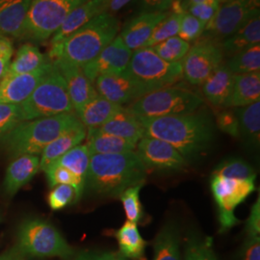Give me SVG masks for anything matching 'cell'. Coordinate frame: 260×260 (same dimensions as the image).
Wrapping results in <instances>:
<instances>
[{"label":"cell","instance_id":"obj_1","mask_svg":"<svg viewBox=\"0 0 260 260\" xmlns=\"http://www.w3.org/2000/svg\"><path fill=\"white\" fill-rule=\"evenodd\" d=\"M139 120L144 126L145 136L167 142L186 160L204 153L213 140V121L207 112Z\"/></svg>","mask_w":260,"mask_h":260},{"label":"cell","instance_id":"obj_2","mask_svg":"<svg viewBox=\"0 0 260 260\" xmlns=\"http://www.w3.org/2000/svg\"><path fill=\"white\" fill-rule=\"evenodd\" d=\"M121 30V22L108 12L93 18L63 41L51 45L48 57L82 68L99 55Z\"/></svg>","mask_w":260,"mask_h":260},{"label":"cell","instance_id":"obj_3","mask_svg":"<svg viewBox=\"0 0 260 260\" xmlns=\"http://www.w3.org/2000/svg\"><path fill=\"white\" fill-rule=\"evenodd\" d=\"M146 171L135 151L95 154L90 159L85 188L103 197L119 198L127 188L145 181Z\"/></svg>","mask_w":260,"mask_h":260},{"label":"cell","instance_id":"obj_4","mask_svg":"<svg viewBox=\"0 0 260 260\" xmlns=\"http://www.w3.org/2000/svg\"><path fill=\"white\" fill-rule=\"evenodd\" d=\"M80 122L74 113L23 121L4 134L2 143L13 155H37L52 141Z\"/></svg>","mask_w":260,"mask_h":260},{"label":"cell","instance_id":"obj_5","mask_svg":"<svg viewBox=\"0 0 260 260\" xmlns=\"http://www.w3.org/2000/svg\"><path fill=\"white\" fill-rule=\"evenodd\" d=\"M19 106L21 122L75 111L65 80L54 64L33 93Z\"/></svg>","mask_w":260,"mask_h":260},{"label":"cell","instance_id":"obj_6","mask_svg":"<svg viewBox=\"0 0 260 260\" xmlns=\"http://www.w3.org/2000/svg\"><path fill=\"white\" fill-rule=\"evenodd\" d=\"M124 73L137 84L144 95L177 82L182 77V63L167 62L152 47H143L132 52Z\"/></svg>","mask_w":260,"mask_h":260},{"label":"cell","instance_id":"obj_7","mask_svg":"<svg viewBox=\"0 0 260 260\" xmlns=\"http://www.w3.org/2000/svg\"><path fill=\"white\" fill-rule=\"evenodd\" d=\"M204 104L198 93L179 87H166L144 94L127 107L141 119L195 112Z\"/></svg>","mask_w":260,"mask_h":260},{"label":"cell","instance_id":"obj_8","mask_svg":"<svg viewBox=\"0 0 260 260\" xmlns=\"http://www.w3.org/2000/svg\"><path fill=\"white\" fill-rule=\"evenodd\" d=\"M88 0H33L22 29V39L44 42L61 27L74 10Z\"/></svg>","mask_w":260,"mask_h":260},{"label":"cell","instance_id":"obj_9","mask_svg":"<svg viewBox=\"0 0 260 260\" xmlns=\"http://www.w3.org/2000/svg\"><path fill=\"white\" fill-rule=\"evenodd\" d=\"M18 250L23 255L65 259L75 253L55 226L41 219H30L21 224Z\"/></svg>","mask_w":260,"mask_h":260},{"label":"cell","instance_id":"obj_10","mask_svg":"<svg viewBox=\"0 0 260 260\" xmlns=\"http://www.w3.org/2000/svg\"><path fill=\"white\" fill-rule=\"evenodd\" d=\"M210 188L218 207L219 233L229 232L233 226L241 223L234 214L235 208L255 191V178L235 179L213 176Z\"/></svg>","mask_w":260,"mask_h":260},{"label":"cell","instance_id":"obj_11","mask_svg":"<svg viewBox=\"0 0 260 260\" xmlns=\"http://www.w3.org/2000/svg\"><path fill=\"white\" fill-rule=\"evenodd\" d=\"M260 0H226L205 26L201 39L222 42L259 17Z\"/></svg>","mask_w":260,"mask_h":260},{"label":"cell","instance_id":"obj_12","mask_svg":"<svg viewBox=\"0 0 260 260\" xmlns=\"http://www.w3.org/2000/svg\"><path fill=\"white\" fill-rule=\"evenodd\" d=\"M223 50L218 42L201 39L190 47L181 61L182 77L191 85L200 86L223 63Z\"/></svg>","mask_w":260,"mask_h":260},{"label":"cell","instance_id":"obj_13","mask_svg":"<svg viewBox=\"0 0 260 260\" xmlns=\"http://www.w3.org/2000/svg\"><path fill=\"white\" fill-rule=\"evenodd\" d=\"M135 153L146 169L180 171L188 161L167 142L145 136L137 143Z\"/></svg>","mask_w":260,"mask_h":260},{"label":"cell","instance_id":"obj_14","mask_svg":"<svg viewBox=\"0 0 260 260\" xmlns=\"http://www.w3.org/2000/svg\"><path fill=\"white\" fill-rule=\"evenodd\" d=\"M132 52L119 35L93 61L81 69L84 75L93 83L101 75L123 74L128 67Z\"/></svg>","mask_w":260,"mask_h":260},{"label":"cell","instance_id":"obj_15","mask_svg":"<svg viewBox=\"0 0 260 260\" xmlns=\"http://www.w3.org/2000/svg\"><path fill=\"white\" fill-rule=\"evenodd\" d=\"M52 66V62H47L35 72L1 78L0 103L19 105L23 103L51 70Z\"/></svg>","mask_w":260,"mask_h":260},{"label":"cell","instance_id":"obj_16","mask_svg":"<svg viewBox=\"0 0 260 260\" xmlns=\"http://www.w3.org/2000/svg\"><path fill=\"white\" fill-rule=\"evenodd\" d=\"M94 83L98 93L110 103L122 106L132 103L143 95L139 87L125 73L99 76Z\"/></svg>","mask_w":260,"mask_h":260},{"label":"cell","instance_id":"obj_17","mask_svg":"<svg viewBox=\"0 0 260 260\" xmlns=\"http://www.w3.org/2000/svg\"><path fill=\"white\" fill-rule=\"evenodd\" d=\"M65 80L69 96L74 110L77 114L84 105L94 98L98 92L88 77L84 75L81 68L70 65L65 62H52Z\"/></svg>","mask_w":260,"mask_h":260},{"label":"cell","instance_id":"obj_18","mask_svg":"<svg viewBox=\"0 0 260 260\" xmlns=\"http://www.w3.org/2000/svg\"><path fill=\"white\" fill-rule=\"evenodd\" d=\"M168 15L169 12H143L124 25L120 37L132 51L146 47L158 23Z\"/></svg>","mask_w":260,"mask_h":260},{"label":"cell","instance_id":"obj_19","mask_svg":"<svg viewBox=\"0 0 260 260\" xmlns=\"http://www.w3.org/2000/svg\"><path fill=\"white\" fill-rule=\"evenodd\" d=\"M100 132L107 133L137 144L145 137V129L139 118L128 108H121L101 127L95 128Z\"/></svg>","mask_w":260,"mask_h":260},{"label":"cell","instance_id":"obj_20","mask_svg":"<svg viewBox=\"0 0 260 260\" xmlns=\"http://www.w3.org/2000/svg\"><path fill=\"white\" fill-rule=\"evenodd\" d=\"M109 2L110 0H88L78 8L74 10L61 27L52 36L50 45L63 41L93 18L107 12Z\"/></svg>","mask_w":260,"mask_h":260},{"label":"cell","instance_id":"obj_21","mask_svg":"<svg viewBox=\"0 0 260 260\" xmlns=\"http://www.w3.org/2000/svg\"><path fill=\"white\" fill-rule=\"evenodd\" d=\"M234 76L228 65L222 63L202 84L205 99L216 107L225 108L233 93Z\"/></svg>","mask_w":260,"mask_h":260},{"label":"cell","instance_id":"obj_22","mask_svg":"<svg viewBox=\"0 0 260 260\" xmlns=\"http://www.w3.org/2000/svg\"><path fill=\"white\" fill-rule=\"evenodd\" d=\"M33 0H0V35L20 38Z\"/></svg>","mask_w":260,"mask_h":260},{"label":"cell","instance_id":"obj_23","mask_svg":"<svg viewBox=\"0 0 260 260\" xmlns=\"http://www.w3.org/2000/svg\"><path fill=\"white\" fill-rule=\"evenodd\" d=\"M87 137V129L80 122L77 125L65 131L62 135L47 145L40 158V170L46 171L55 160L66 152L74 149Z\"/></svg>","mask_w":260,"mask_h":260},{"label":"cell","instance_id":"obj_24","mask_svg":"<svg viewBox=\"0 0 260 260\" xmlns=\"http://www.w3.org/2000/svg\"><path fill=\"white\" fill-rule=\"evenodd\" d=\"M40 170V158L37 155L23 154L16 158L7 169L4 181L5 191L10 196L18 193Z\"/></svg>","mask_w":260,"mask_h":260},{"label":"cell","instance_id":"obj_25","mask_svg":"<svg viewBox=\"0 0 260 260\" xmlns=\"http://www.w3.org/2000/svg\"><path fill=\"white\" fill-rule=\"evenodd\" d=\"M260 102V72L235 75L233 93L225 108H240Z\"/></svg>","mask_w":260,"mask_h":260},{"label":"cell","instance_id":"obj_26","mask_svg":"<svg viewBox=\"0 0 260 260\" xmlns=\"http://www.w3.org/2000/svg\"><path fill=\"white\" fill-rule=\"evenodd\" d=\"M121 107V105L110 103L98 93L84 105L76 116L86 128H98L108 121Z\"/></svg>","mask_w":260,"mask_h":260},{"label":"cell","instance_id":"obj_27","mask_svg":"<svg viewBox=\"0 0 260 260\" xmlns=\"http://www.w3.org/2000/svg\"><path fill=\"white\" fill-rule=\"evenodd\" d=\"M89 151L92 155L95 154H119L134 151L137 144L127 140L100 132L95 128L87 130Z\"/></svg>","mask_w":260,"mask_h":260},{"label":"cell","instance_id":"obj_28","mask_svg":"<svg viewBox=\"0 0 260 260\" xmlns=\"http://www.w3.org/2000/svg\"><path fill=\"white\" fill-rule=\"evenodd\" d=\"M113 234L118 240L120 253L123 257L132 260L144 258L148 243L142 237L137 223L126 221Z\"/></svg>","mask_w":260,"mask_h":260},{"label":"cell","instance_id":"obj_29","mask_svg":"<svg viewBox=\"0 0 260 260\" xmlns=\"http://www.w3.org/2000/svg\"><path fill=\"white\" fill-rule=\"evenodd\" d=\"M260 16L237 30L233 35L223 40L220 44L223 53L234 55L248 47L259 45Z\"/></svg>","mask_w":260,"mask_h":260},{"label":"cell","instance_id":"obj_30","mask_svg":"<svg viewBox=\"0 0 260 260\" xmlns=\"http://www.w3.org/2000/svg\"><path fill=\"white\" fill-rule=\"evenodd\" d=\"M48 61L37 47L26 44L19 48L13 62L10 63L2 78L25 75L37 71Z\"/></svg>","mask_w":260,"mask_h":260},{"label":"cell","instance_id":"obj_31","mask_svg":"<svg viewBox=\"0 0 260 260\" xmlns=\"http://www.w3.org/2000/svg\"><path fill=\"white\" fill-rule=\"evenodd\" d=\"M153 260H182L179 233L175 224L168 223L158 233L153 242Z\"/></svg>","mask_w":260,"mask_h":260},{"label":"cell","instance_id":"obj_32","mask_svg":"<svg viewBox=\"0 0 260 260\" xmlns=\"http://www.w3.org/2000/svg\"><path fill=\"white\" fill-rule=\"evenodd\" d=\"M239 121L240 137L249 144L258 146L260 136V102L235 108Z\"/></svg>","mask_w":260,"mask_h":260},{"label":"cell","instance_id":"obj_33","mask_svg":"<svg viewBox=\"0 0 260 260\" xmlns=\"http://www.w3.org/2000/svg\"><path fill=\"white\" fill-rule=\"evenodd\" d=\"M90 159L91 153L89 151L88 146L87 144H82L69 150L64 155L55 160L53 163L70 170L74 175L85 183L90 164Z\"/></svg>","mask_w":260,"mask_h":260},{"label":"cell","instance_id":"obj_34","mask_svg":"<svg viewBox=\"0 0 260 260\" xmlns=\"http://www.w3.org/2000/svg\"><path fill=\"white\" fill-rule=\"evenodd\" d=\"M234 75L260 72V45H255L235 53L226 64Z\"/></svg>","mask_w":260,"mask_h":260},{"label":"cell","instance_id":"obj_35","mask_svg":"<svg viewBox=\"0 0 260 260\" xmlns=\"http://www.w3.org/2000/svg\"><path fill=\"white\" fill-rule=\"evenodd\" d=\"M213 176L235 179L256 178L253 168L241 158H231L223 161L214 170Z\"/></svg>","mask_w":260,"mask_h":260},{"label":"cell","instance_id":"obj_36","mask_svg":"<svg viewBox=\"0 0 260 260\" xmlns=\"http://www.w3.org/2000/svg\"><path fill=\"white\" fill-rule=\"evenodd\" d=\"M190 47L189 43L176 36L159 43L156 46L152 47V49L163 60L175 63L181 62L183 60Z\"/></svg>","mask_w":260,"mask_h":260},{"label":"cell","instance_id":"obj_37","mask_svg":"<svg viewBox=\"0 0 260 260\" xmlns=\"http://www.w3.org/2000/svg\"><path fill=\"white\" fill-rule=\"evenodd\" d=\"M184 260H218L212 247V238L191 235L186 240Z\"/></svg>","mask_w":260,"mask_h":260},{"label":"cell","instance_id":"obj_38","mask_svg":"<svg viewBox=\"0 0 260 260\" xmlns=\"http://www.w3.org/2000/svg\"><path fill=\"white\" fill-rule=\"evenodd\" d=\"M45 172L47 174V181L50 187L53 188L56 185L67 184L73 186L75 188L79 199L83 194L85 183L74 175L70 170L55 163H52Z\"/></svg>","mask_w":260,"mask_h":260},{"label":"cell","instance_id":"obj_39","mask_svg":"<svg viewBox=\"0 0 260 260\" xmlns=\"http://www.w3.org/2000/svg\"><path fill=\"white\" fill-rule=\"evenodd\" d=\"M144 185L145 181L131 186L124 190L119 197L123 205L127 221L132 223H139L143 218V206L140 202V191Z\"/></svg>","mask_w":260,"mask_h":260},{"label":"cell","instance_id":"obj_40","mask_svg":"<svg viewBox=\"0 0 260 260\" xmlns=\"http://www.w3.org/2000/svg\"><path fill=\"white\" fill-rule=\"evenodd\" d=\"M181 19L182 16L169 12L167 17L158 23L146 47H154L167 39L177 36Z\"/></svg>","mask_w":260,"mask_h":260},{"label":"cell","instance_id":"obj_41","mask_svg":"<svg viewBox=\"0 0 260 260\" xmlns=\"http://www.w3.org/2000/svg\"><path fill=\"white\" fill-rule=\"evenodd\" d=\"M79 201L77 192L73 186L60 184L53 187L48 195V205L52 210H60Z\"/></svg>","mask_w":260,"mask_h":260},{"label":"cell","instance_id":"obj_42","mask_svg":"<svg viewBox=\"0 0 260 260\" xmlns=\"http://www.w3.org/2000/svg\"><path fill=\"white\" fill-rule=\"evenodd\" d=\"M205 26L206 25L203 21L193 17L191 14L185 13L180 21L177 37L190 44L202 37Z\"/></svg>","mask_w":260,"mask_h":260},{"label":"cell","instance_id":"obj_43","mask_svg":"<svg viewBox=\"0 0 260 260\" xmlns=\"http://www.w3.org/2000/svg\"><path fill=\"white\" fill-rule=\"evenodd\" d=\"M18 104L0 103V135H4L20 123Z\"/></svg>","mask_w":260,"mask_h":260},{"label":"cell","instance_id":"obj_44","mask_svg":"<svg viewBox=\"0 0 260 260\" xmlns=\"http://www.w3.org/2000/svg\"><path fill=\"white\" fill-rule=\"evenodd\" d=\"M222 3L223 0H204L199 4L190 6L189 9L187 10V13L200 19L206 25L213 19Z\"/></svg>","mask_w":260,"mask_h":260},{"label":"cell","instance_id":"obj_45","mask_svg":"<svg viewBox=\"0 0 260 260\" xmlns=\"http://www.w3.org/2000/svg\"><path fill=\"white\" fill-rule=\"evenodd\" d=\"M217 126L234 138H240L239 121L235 109L225 108L217 115Z\"/></svg>","mask_w":260,"mask_h":260},{"label":"cell","instance_id":"obj_46","mask_svg":"<svg viewBox=\"0 0 260 260\" xmlns=\"http://www.w3.org/2000/svg\"><path fill=\"white\" fill-rule=\"evenodd\" d=\"M14 53V47L12 40L5 36L0 35V79L5 74L11 59Z\"/></svg>","mask_w":260,"mask_h":260},{"label":"cell","instance_id":"obj_47","mask_svg":"<svg viewBox=\"0 0 260 260\" xmlns=\"http://www.w3.org/2000/svg\"><path fill=\"white\" fill-rule=\"evenodd\" d=\"M241 260H260L259 236H248L242 247Z\"/></svg>","mask_w":260,"mask_h":260},{"label":"cell","instance_id":"obj_48","mask_svg":"<svg viewBox=\"0 0 260 260\" xmlns=\"http://www.w3.org/2000/svg\"><path fill=\"white\" fill-rule=\"evenodd\" d=\"M248 236H259L260 233V199L251 206V213L246 223Z\"/></svg>","mask_w":260,"mask_h":260},{"label":"cell","instance_id":"obj_49","mask_svg":"<svg viewBox=\"0 0 260 260\" xmlns=\"http://www.w3.org/2000/svg\"><path fill=\"white\" fill-rule=\"evenodd\" d=\"M144 12H168L173 0H139Z\"/></svg>","mask_w":260,"mask_h":260},{"label":"cell","instance_id":"obj_50","mask_svg":"<svg viewBox=\"0 0 260 260\" xmlns=\"http://www.w3.org/2000/svg\"><path fill=\"white\" fill-rule=\"evenodd\" d=\"M114 255L111 251H82L73 260H113Z\"/></svg>","mask_w":260,"mask_h":260},{"label":"cell","instance_id":"obj_51","mask_svg":"<svg viewBox=\"0 0 260 260\" xmlns=\"http://www.w3.org/2000/svg\"><path fill=\"white\" fill-rule=\"evenodd\" d=\"M131 0H110L107 12L113 14L122 9L125 5H127Z\"/></svg>","mask_w":260,"mask_h":260},{"label":"cell","instance_id":"obj_52","mask_svg":"<svg viewBox=\"0 0 260 260\" xmlns=\"http://www.w3.org/2000/svg\"><path fill=\"white\" fill-rule=\"evenodd\" d=\"M22 253L18 250V248L16 250L9 251L7 253H5L3 256L0 257V260H17Z\"/></svg>","mask_w":260,"mask_h":260},{"label":"cell","instance_id":"obj_53","mask_svg":"<svg viewBox=\"0 0 260 260\" xmlns=\"http://www.w3.org/2000/svg\"><path fill=\"white\" fill-rule=\"evenodd\" d=\"M203 1H204V0H181L182 5H183V7H184L186 12H187V10L189 9L190 6L199 4V3L203 2Z\"/></svg>","mask_w":260,"mask_h":260},{"label":"cell","instance_id":"obj_54","mask_svg":"<svg viewBox=\"0 0 260 260\" xmlns=\"http://www.w3.org/2000/svg\"><path fill=\"white\" fill-rule=\"evenodd\" d=\"M113 260H127V258L123 257V256L121 255L120 252H115V255H114V259Z\"/></svg>","mask_w":260,"mask_h":260},{"label":"cell","instance_id":"obj_55","mask_svg":"<svg viewBox=\"0 0 260 260\" xmlns=\"http://www.w3.org/2000/svg\"><path fill=\"white\" fill-rule=\"evenodd\" d=\"M17 260H24V258H23V254H21V255H20L19 258H18Z\"/></svg>","mask_w":260,"mask_h":260}]
</instances>
